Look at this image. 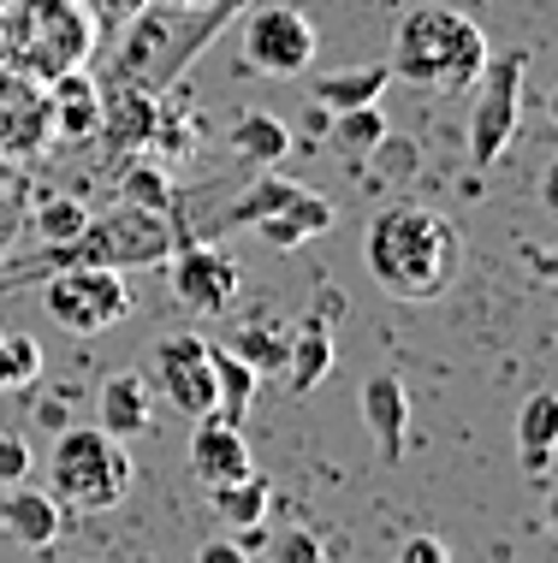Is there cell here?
<instances>
[{"label": "cell", "mask_w": 558, "mask_h": 563, "mask_svg": "<svg viewBox=\"0 0 558 563\" xmlns=\"http://www.w3.org/2000/svg\"><path fill=\"white\" fill-rule=\"evenodd\" d=\"M48 493L59 498V510H113L131 493V451L125 439H113L108 428H59L48 451Z\"/></svg>", "instance_id": "3"}, {"label": "cell", "mask_w": 558, "mask_h": 563, "mask_svg": "<svg viewBox=\"0 0 558 563\" xmlns=\"http://www.w3.org/2000/svg\"><path fill=\"white\" fill-rule=\"evenodd\" d=\"M238 48L267 78H304L315 66V48H321V30L297 7H255L244 30H238Z\"/></svg>", "instance_id": "8"}, {"label": "cell", "mask_w": 558, "mask_h": 563, "mask_svg": "<svg viewBox=\"0 0 558 563\" xmlns=\"http://www.w3.org/2000/svg\"><path fill=\"white\" fill-rule=\"evenodd\" d=\"M552 445H558V398L552 391H535L517 416V451L529 475H547L552 468Z\"/></svg>", "instance_id": "21"}, {"label": "cell", "mask_w": 558, "mask_h": 563, "mask_svg": "<svg viewBox=\"0 0 558 563\" xmlns=\"http://www.w3.org/2000/svg\"><path fill=\"white\" fill-rule=\"evenodd\" d=\"M226 143H232L238 161L274 166V161H285V148H292V125H285V119H274V113H238Z\"/></svg>", "instance_id": "23"}, {"label": "cell", "mask_w": 558, "mask_h": 563, "mask_svg": "<svg viewBox=\"0 0 558 563\" xmlns=\"http://www.w3.org/2000/svg\"><path fill=\"white\" fill-rule=\"evenodd\" d=\"M262 552L274 563H321V534H309V528H285V534L262 540Z\"/></svg>", "instance_id": "29"}, {"label": "cell", "mask_w": 558, "mask_h": 563, "mask_svg": "<svg viewBox=\"0 0 558 563\" xmlns=\"http://www.w3.org/2000/svg\"><path fill=\"white\" fill-rule=\"evenodd\" d=\"M333 148H344V155H374L381 148V136H386V113H381V101H369V108H344L333 113Z\"/></svg>", "instance_id": "24"}, {"label": "cell", "mask_w": 558, "mask_h": 563, "mask_svg": "<svg viewBox=\"0 0 558 563\" xmlns=\"http://www.w3.org/2000/svg\"><path fill=\"white\" fill-rule=\"evenodd\" d=\"M42 309L54 314L66 332H108L119 327L131 309H138V291L125 285L119 267H96V262H72V267H54L48 291H42Z\"/></svg>", "instance_id": "6"}, {"label": "cell", "mask_w": 558, "mask_h": 563, "mask_svg": "<svg viewBox=\"0 0 558 563\" xmlns=\"http://www.w3.org/2000/svg\"><path fill=\"white\" fill-rule=\"evenodd\" d=\"M208 505H215V516L226 528H262L267 522V505H274V486H267V475H238V481H220L208 486Z\"/></svg>", "instance_id": "19"}, {"label": "cell", "mask_w": 558, "mask_h": 563, "mask_svg": "<svg viewBox=\"0 0 558 563\" xmlns=\"http://www.w3.org/2000/svg\"><path fill=\"white\" fill-rule=\"evenodd\" d=\"M285 386L304 398L315 391L327 374H333V321L327 314H304V321L292 327V339H285Z\"/></svg>", "instance_id": "17"}, {"label": "cell", "mask_w": 558, "mask_h": 563, "mask_svg": "<svg viewBox=\"0 0 558 563\" xmlns=\"http://www.w3.org/2000/svg\"><path fill=\"white\" fill-rule=\"evenodd\" d=\"M155 119H161L155 89L119 78L108 96H101V125H96V136H101V148H108V155H125V148H149V136H155Z\"/></svg>", "instance_id": "12"}, {"label": "cell", "mask_w": 558, "mask_h": 563, "mask_svg": "<svg viewBox=\"0 0 558 563\" xmlns=\"http://www.w3.org/2000/svg\"><path fill=\"white\" fill-rule=\"evenodd\" d=\"M285 339H292V332H285L280 321H274V327H267V321H255V327L238 332V344H232V350L250 362L255 374L267 379V374H280V368H285Z\"/></svg>", "instance_id": "27"}, {"label": "cell", "mask_w": 558, "mask_h": 563, "mask_svg": "<svg viewBox=\"0 0 558 563\" xmlns=\"http://www.w3.org/2000/svg\"><path fill=\"white\" fill-rule=\"evenodd\" d=\"M30 379H42V344L30 332L0 327V391H19Z\"/></svg>", "instance_id": "26"}, {"label": "cell", "mask_w": 558, "mask_h": 563, "mask_svg": "<svg viewBox=\"0 0 558 563\" xmlns=\"http://www.w3.org/2000/svg\"><path fill=\"white\" fill-rule=\"evenodd\" d=\"M404 563H446L451 552H446V540H434V534H416V540H404V552H398Z\"/></svg>", "instance_id": "31"}, {"label": "cell", "mask_w": 558, "mask_h": 563, "mask_svg": "<svg viewBox=\"0 0 558 563\" xmlns=\"http://www.w3.org/2000/svg\"><path fill=\"white\" fill-rule=\"evenodd\" d=\"M155 374H161V398L178 416H215V362H208V339L178 332V339L155 344Z\"/></svg>", "instance_id": "10"}, {"label": "cell", "mask_w": 558, "mask_h": 563, "mask_svg": "<svg viewBox=\"0 0 558 563\" xmlns=\"http://www.w3.org/2000/svg\"><path fill=\"white\" fill-rule=\"evenodd\" d=\"M84 225H89V208L78 202V196H54V202L36 208V232L48 238L54 250H59V243H72V238L84 232Z\"/></svg>", "instance_id": "28"}, {"label": "cell", "mask_w": 558, "mask_h": 563, "mask_svg": "<svg viewBox=\"0 0 558 563\" xmlns=\"http://www.w3.org/2000/svg\"><path fill=\"white\" fill-rule=\"evenodd\" d=\"M208 362H215V416L232 421V428H244L255 391H262V374H255L238 350H220V344H208Z\"/></svg>", "instance_id": "18"}, {"label": "cell", "mask_w": 558, "mask_h": 563, "mask_svg": "<svg viewBox=\"0 0 558 563\" xmlns=\"http://www.w3.org/2000/svg\"><path fill=\"white\" fill-rule=\"evenodd\" d=\"M96 428H108L113 439H131V433H149L155 428V386L143 374L119 368L101 379L96 391Z\"/></svg>", "instance_id": "15"}, {"label": "cell", "mask_w": 558, "mask_h": 563, "mask_svg": "<svg viewBox=\"0 0 558 563\" xmlns=\"http://www.w3.org/2000/svg\"><path fill=\"white\" fill-rule=\"evenodd\" d=\"M250 445H244V428H232V421L220 416H196L190 428V475L203 486H220V481H238L250 475Z\"/></svg>", "instance_id": "14"}, {"label": "cell", "mask_w": 558, "mask_h": 563, "mask_svg": "<svg viewBox=\"0 0 558 563\" xmlns=\"http://www.w3.org/2000/svg\"><path fill=\"white\" fill-rule=\"evenodd\" d=\"M196 558H203V563H244V552H238V540H208Z\"/></svg>", "instance_id": "32"}, {"label": "cell", "mask_w": 558, "mask_h": 563, "mask_svg": "<svg viewBox=\"0 0 558 563\" xmlns=\"http://www.w3.org/2000/svg\"><path fill=\"white\" fill-rule=\"evenodd\" d=\"M30 468H36V456H30L24 439H19V433H0V486L30 481Z\"/></svg>", "instance_id": "30"}, {"label": "cell", "mask_w": 558, "mask_h": 563, "mask_svg": "<svg viewBox=\"0 0 558 563\" xmlns=\"http://www.w3.org/2000/svg\"><path fill=\"white\" fill-rule=\"evenodd\" d=\"M392 84L386 66H351V71H321L315 78V108L327 113H344V108H369L381 101V89Z\"/></svg>", "instance_id": "22"}, {"label": "cell", "mask_w": 558, "mask_h": 563, "mask_svg": "<svg viewBox=\"0 0 558 563\" xmlns=\"http://www.w3.org/2000/svg\"><path fill=\"white\" fill-rule=\"evenodd\" d=\"M167 273H173V297L185 302L190 314H226L238 297V279H244V267L232 262L226 250H215V243H178V250L167 255Z\"/></svg>", "instance_id": "9"}, {"label": "cell", "mask_w": 558, "mask_h": 563, "mask_svg": "<svg viewBox=\"0 0 558 563\" xmlns=\"http://www.w3.org/2000/svg\"><path fill=\"white\" fill-rule=\"evenodd\" d=\"M167 7H190L196 12V7H208V0H167Z\"/></svg>", "instance_id": "33"}, {"label": "cell", "mask_w": 558, "mask_h": 563, "mask_svg": "<svg viewBox=\"0 0 558 563\" xmlns=\"http://www.w3.org/2000/svg\"><path fill=\"white\" fill-rule=\"evenodd\" d=\"M178 243H190L185 225H167V214H149V208H131L119 202L108 220H89L72 243H59L54 250V267H72V262H96V267H155L167 262Z\"/></svg>", "instance_id": "5"}, {"label": "cell", "mask_w": 558, "mask_h": 563, "mask_svg": "<svg viewBox=\"0 0 558 563\" xmlns=\"http://www.w3.org/2000/svg\"><path fill=\"white\" fill-rule=\"evenodd\" d=\"M523 84H529V54H505L481 66V78L470 84L475 89V108H470V161L488 173L493 161L511 148V136H517V119H523Z\"/></svg>", "instance_id": "7"}, {"label": "cell", "mask_w": 558, "mask_h": 563, "mask_svg": "<svg viewBox=\"0 0 558 563\" xmlns=\"http://www.w3.org/2000/svg\"><path fill=\"white\" fill-rule=\"evenodd\" d=\"M297 190H304V185H297V178H280L274 166H262V178L238 190V202H232V208H226V214H220V232H250L255 220L280 214V208L292 202Z\"/></svg>", "instance_id": "20"}, {"label": "cell", "mask_w": 558, "mask_h": 563, "mask_svg": "<svg viewBox=\"0 0 558 563\" xmlns=\"http://www.w3.org/2000/svg\"><path fill=\"white\" fill-rule=\"evenodd\" d=\"M89 48H96V19L84 0H12L7 54L19 71H36L48 84L59 71L84 66Z\"/></svg>", "instance_id": "4"}, {"label": "cell", "mask_w": 558, "mask_h": 563, "mask_svg": "<svg viewBox=\"0 0 558 563\" xmlns=\"http://www.w3.org/2000/svg\"><path fill=\"white\" fill-rule=\"evenodd\" d=\"M119 202L149 208V214H167L173 220V185H167V173H161V166H149V161H131L125 173H119Z\"/></svg>", "instance_id": "25"}, {"label": "cell", "mask_w": 558, "mask_h": 563, "mask_svg": "<svg viewBox=\"0 0 558 563\" xmlns=\"http://www.w3.org/2000/svg\"><path fill=\"white\" fill-rule=\"evenodd\" d=\"M48 125L66 136V143H89L101 125V84H89L78 66L72 71H59V78H48Z\"/></svg>", "instance_id": "16"}, {"label": "cell", "mask_w": 558, "mask_h": 563, "mask_svg": "<svg viewBox=\"0 0 558 563\" xmlns=\"http://www.w3.org/2000/svg\"><path fill=\"white\" fill-rule=\"evenodd\" d=\"M488 66V30L463 19L458 7H411L392 24L386 71L428 96H463Z\"/></svg>", "instance_id": "2"}, {"label": "cell", "mask_w": 558, "mask_h": 563, "mask_svg": "<svg viewBox=\"0 0 558 563\" xmlns=\"http://www.w3.org/2000/svg\"><path fill=\"white\" fill-rule=\"evenodd\" d=\"M357 409H363V433L369 445L381 451V463H404L411 451V391H404L398 374H369L363 391H357Z\"/></svg>", "instance_id": "11"}, {"label": "cell", "mask_w": 558, "mask_h": 563, "mask_svg": "<svg viewBox=\"0 0 558 563\" xmlns=\"http://www.w3.org/2000/svg\"><path fill=\"white\" fill-rule=\"evenodd\" d=\"M0 534L12 545H24V552H42V545L59 540V528H66V510H59L54 493H42V486H0Z\"/></svg>", "instance_id": "13"}, {"label": "cell", "mask_w": 558, "mask_h": 563, "mask_svg": "<svg viewBox=\"0 0 558 563\" xmlns=\"http://www.w3.org/2000/svg\"><path fill=\"white\" fill-rule=\"evenodd\" d=\"M363 267L392 302H434L458 279V232L434 208L386 202L363 225Z\"/></svg>", "instance_id": "1"}]
</instances>
